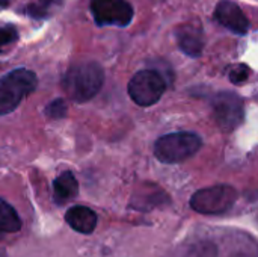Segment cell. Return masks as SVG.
I'll list each match as a JSON object with an SVG mask.
<instances>
[{
  "instance_id": "obj_1",
  "label": "cell",
  "mask_w": 258,
  "mask_h": 257,
  "mask_svg": "<svg viewBox=\"0 0 258 257\" xmlns=\"http://www.w3.org/2000/svg\"><path fill=\"white\" fill-rule=\"evenodd\" d=\"M104 83V71L97 62H80L73 65L62 79V88L67 95L77 103L94 98Z\"/></svg>"
},
{
  "instance_id": "obj_2",
  "label": "cell",
  "mask_w": 258,
  "mask_h": 257,
  "mask_svg": "<svg viewBox=\"0 0 258 257\" xmlns=\"http://www.w3.org/2000/svg\"><path fill=\"white\" fill-rule=\"evenodd\" d=\"M203 139L195 132H174L160 136L154 144V155L163 164H180L195 156Z\"/></svg>"
},
{
  "instance_id": "obj_3",
  "label": "cell",
  "mask_w": 258,
  "mask_h": 257,
  "mask_svg": "<svg viewBox=\"0 0 258 257\" xmlns=\"http://www.w3.org/2000/svg\"><path fill=\"white\" fill-rule=\"evenodd\" d=\"M36 74L27 68H17L0 79V115L11 114L21 100L36 88Z\"/></svg>"
},
{
  "instance_id": "obj_4",
  "label": "cell",
  "mask_w": 258,
  "mask_h": 257,
  "mask_svg": "<svg viewBox=\"0 0 258 257\" xmlns=\"http://www.w3.org/2000/svg\"><path fill=\"white\" fill-rule=\"evenodd\" d=\"M237 200V191L230 185H216L197 191L190 198V208L203 215H222Z\"/></svg>"
},
{
  "instance_id": "obj_5",
  "label": "cell",
  "mask_w": 258,
  "mask_h": 257,
  "mask_svg": "<svg viewBox=\"0 0 258 257\" xmlns=\"http://www.w3.org/2000/svg\"><path fill=\"white\" fill-rule=\"evenodd\" d=\"M166 89L165 77L156 70H142L128 82L127 91L130 98L144 108L156 105Z\"/></svg>"
},
{
  "instance_id": "obj_6",
  "label": "cell",
  "mask_w": 258,
  "mask_h": 257,
  "mask_svg": "<svg viewBox=\"0 0 258 257\" xmlns=\"http://www.w3.org/2000/svg\"><path fill=\"white\" fill-rule=\"evenodd\" d=\"M91 12L98 26L127 27L133 20V6L127 0H91Z\"/></svg>"
},
{
  "instance_id": "obj_7",
  "label": "cell",
  "mask_w": 258,
  "mask_h": 257,
  "mask_svg": "<svg viewBox=\"0 0 258 257\" xmlns=\"http://www.w3.org/2000/svg\"><path fill=\"white\" fill-rule=\"evenodd\" d=\"M213 111H215V118L224 132H233L243 123V117H245L243 100L240 98V95L234 92L230 91L219 92L213 100Z\"/></svg>"
},
{
  "instance_id": "obj_8",
  "label": "cell",
  "mask_w": 258,
  "mask_h": 257,
  "mask_svg": "<svg viewBox=\"0 0 258 257\" xmlns=\"http://www.w3.org/2000/svg\"><path fill=\"white\" fill-rule=\"evenodd\" d=\"M215 18L219 24L237 35H246L249 30V20L240 6L231 0H221L215 9Z\"/></svg>"
},
{
  "instance_id": "obj_9",
  "label": "cell",
  "mask_w": 258,
  "mask_h": 257,
  "mask_svg": "<svg viewBox=\"0 0 258 257\" xmlns=\"http://www.w3.org/2000/svg\"><path fill=\"white\" fill-rule=\"evenodd\" d=\"M180 48L190 58H198L204 48V33L201 26H180L175 32Z\"/></svg>"
},
{
  "instance_id": "obj_10",
  "label": "cell",
  "mask_w": 258,
  "mask_h": 257,
  "mask_svg": "<svg viewBox=\"0 0 258 257\" xmlns=\"http://www.w3.org/2000/svg\"><path fill=\"white\" fill-rule=\"evenodd\" d=\"M65 221L68 223V226L73 230H76L82 235H91L97 227L98 217L92 209H89L86 206H74L67 211Z\"/></svg>"
},
{
  "instance_id": "obj_11",
  "label": "cell",
  "mask_w": 258,
  "mask_h": 257,
  "mask_svg": "<svg viewBox=\"0 0 258 257\" xmlns=\"http://www.w3.org/2000/svg\"><path fill=\"white\" fill-rule=\"evenodd\" d=\"M79 194V183L71 171H63L53 180V200L57 206H63Z\"/></svg>"
},
{
  "instance_id": "obj_12",
  "label": "cell",
  "mask_w": 258,
  "mask_h": 257,
  "mask_svg": "<svg viewBox=\"0 0 258 257\" xmlns=\"http://www.w3.org/2000/svg\"><path fill=\"white\" fill-rule=\"evenodd\" d=\"M0 230L3 233H17L21 230V220L17 211L3 198H0Z\"/></svg>"
},
{
  "instance_id": "obj_13",
  "label": "cell",
  "mask_w": 258,
  "mask_h": 257,
  "mask_svg": "<svg viewBox=\"0 0 258 257\" xmlns=\"http://www.w3.org/2000/svg\"><path fill=\"white\" fill-rule=\"evenodd\" d=\"M45 115L50 120H60L67 115V105L63 98H56L53 101H50L45 108Z\"/></svg>"
},
{
  "instance_id": "obj_14",
  "label": "cell",
  "mask_w": 258,
  "mask_h": 257,
  "mask_svg": "<svg viewBox=\"0 0 258 257\" xmlns=\"http://www.w3.org/2000/svg\"><path fill=\"white\" fill-rule=\"evenodd\" d=\"M186 257H218L216 247L210 242H200L194 245Z\"/></svg>"
},
{
  "instance_id": "obj_15",
  "label": "cell",
  "mask_w": 258,
  "mask_h": 257,
  "mask_svg": "<svg viewBox=\"0 0 258 257\" xmlns=\"http://www.w3.org/2000/svg\"><path fill=\"white\" fill-rule=\"evenodd\" d=\"M18 39V32L14 26H3L0 27V53L2 48L15 42Z\"/></svg>"
},
{
  "instance_id": "obj_16",
  "label": "cell",
  "mask_w": 258,
  "mask_h": 257,
  "mask_svg": "<svg viewBox=\"0 0 258 257\" xmlns=\"http://www.w3.org/2000/svg\"><path fill=\"white\" fill-rule=\"evenodd\" d=\"M249 67H246L245 64H240V65H236L231 71H230V82L237 85V83H242L245 82L248 77H249Z\"/></svg>"
},
{
  "instance_id": "obj_17",
  "label": "cell",
  "mask_w": 258,
  "mask_h": 257,
  "mask_svg": "<svg viewBox=\"0 0 258 257\" xmlns=\"http://www.w3.org/2000/svg\"><path fill=\"white\" fill-rule=\"evenodd\" d=\"M38 5H30L29 6V14L35 18H41L47 14L48 6L54 2V0H38Z\"/></svg>"
},
{
  "instance_id": "obj_18",
  "label": "cell",
  "mask_w": 258,
  "mask_h": 257,
  "mask_svg": "<svg viewBox=\"0 0 258 257\" xmlns=\"http://www.w3.org/2000/svg\"><path fill=\"white\" fill-rule=\"evenodd\" d=\"M3 235H5V233H3V232L0 230V239H2V236H3Z\"/></svg>"
},
{
  "instance_id": "obj_19",
  "label": "cell",
  "mask_w": 258,
  "mask_h": 257,
  "mask_svg": "<svg viewBox=\"0 0 258 257\" xmlns=\"http://www.w3.org/2000/svg\"><path fill=\"white\" fill-rule=\"evenodd\" d=\"M236 257H249V256H236Z\"/></svg>"
}]
</instances>
